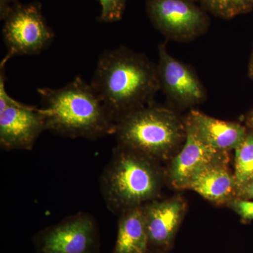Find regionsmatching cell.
Returning <instances> with one entry per match:
<instances>
[{"label":"cell","instance_id":"cell-2","mask_svg":"<svg viewBox=\"0 0 253 253\" xmlns=\"http://www.w3.org/2000/svg\"><path fill=\"white\" fill-rule=\"evenodd\" d=\"M46 130L69 138L94 139L114 134L116 122L91 84L77 77L63 87L38 88Z\"/></svg>","mask_w":253,"mask_h":253},{"label":"cell","instance_id":"cell-10","mask_svg":"<svg viewBox=\"0 0 253 253\" xmlns=\"http://www.w3.org/2000/svg\"><path fill=\"white\" fill-rule=\"evenodd\" d=\"M186 127L185 141L171 162L168 171L169 183L176 189H186L191 179L206 166L217 161H228L227 152L211 147Z\"/></svg>","mask_w":253,"mask_h":253},{"label":"cell","instance_id":"cell-5","mask_svg":"<svg viewBox=\"0 0 253 253\" xmlns=\"http://www.w3.org/2000/svg\"><path fill=\"white\" fill-rule=\"evenodd\" d=\"M1 19L4 21L3 41L7 49L3 62L14 56L40 54L54 40V32L37 3L25 4L18 0H1Z\"/></svg>","mask_w":253,"mask_h":253},{"label":"cell","instance_id":"cell-7","mask_svg":"<svg viewBox=\"0 0 253 253\" xmlns=\"http://www.w3.org/2000/svg\"><path fill=\"white\" fill-rule=\"evenodd\" d=\"M147 11L154 27L172 41H193L209 27L208 15L192 0H148Z\"/></svg>","mask_w":253,"mask_h":253},{"label":"cell","instance_id":"cell-4","mask_svg":"<svg viewBox=\"0 0 253 253\" xmlns=\"http://www.w3.org/2000/svg\"><path fill=\"white\" fill-rule=\"evenodd\" d=\"M114 134L118 146L156 161L166 160L185 141V118L172 109L150 104L119 118Z\"/></svg>","mask_w":253,"mask_h":253},{"label":"cell","instance_id":"cell-16","mask_svg":"<svg viewBox=\"0 0 253 253\" xmlns=\"http://www.w3.org/2000/svg\"><path fill=\"white\" fill-rule=\"evenodd\" d=\"M101 6L99 20L101 22L112 23L120 21L126 8V0H98Z\"/></svg>","mask_w":253,"mask_h":253},{"label":"cell","instance_id":"cell-6","mask_svg":"<svg viewBox=\"0 0 253 253\" xmlns=\"http://www.w3.org/2000/svg\"><path fill=\"white\" fill-rule=\"evenodd\" d=\"M5 64H0V145L6 151L31 150L46 130L45 116L42 109L21 104L7 94Z\"/></svg>","mask_w":253,"mask_h":253},{"label":"cell","instance_id":"cell-17","mask_svg":"<svg viewBox=\"0 0 253 253\" xmlns=\"http://www.w3.org/2000/svg\"><path fill=\"white\" fill-rule=\"evenodd\" d=\"M206 9L217 17L231 19L236 16L231 0H200Z\"/></svg>","mask_w":253,"mask_h":253},{"label":"cell","instance_id":"cell-20","mask_svg":"<svg viewBox=\"0 0 253 253\" xmlns=\"http://www.w3.org/2000/svg\"><path fill=\"white\" fill-rule=\"evenodd\" d=\"M237 198L247 200L253 199V178L238 189Z\"/></svg>","mask_w":253,"mask_h":253},{"label":"cell","instance_id":"cell-14","mask_svg":"<svg viewBox=\"0 0 253 253\" xmlns=\"http://www.w3.org/2000/svg\"><path fill=\"white\" fill-rule=\"evenodd\" d=\"M149 248L144 206L121 213L114 253H147Z\"/></svg>","mask_w":253,"mask_h":253},{"label":"cell","instance_id":"cell-8","mask_svg":"<svg viewBox=\"0 0 253 253\" xmlns=\"http://www.w3.org/2000/svg\"><path fill=\"white\" fill-rule=\"evenodd\" d=\"M158 55L156 65L160 90L168 101L181 109L204 102L207 92L194 68L173 57L164 44H160Z\"/></svg>","mask_w":253,"mask_h":253},{"label":"cell","instance_id":"cell-18","mask_svg":"<svg viewBox=\"0 0 253 253\" xmlns=\"http://www.w3.org/2000/svg\"><path fill=\"white\" fill-rule=\"evenodd\" d=\"M227 204L231 209L239 214L244 222L253 220V201L236 197Z\"/></svg>","mask_w":253,"mask_h":253},{"label":"cell","instance_id":"cell-3","mask_svg":"<svg viewBox=\"0 0 253 253\" xmlns=\"http://www.w3.org/2000/svg\"><path fill=\"white\" fill-rule=\"evenodd\" d=\"M157 161L118 146L101 175V193L114 213L143 206L158 197L163 176Z\"/></svg>","mask_w":253,"mask_h":253},{"label":"cell","instance_id":"cell-15","mask_svg":"<svg viewBox=\"0 0 253 253\" xmlns=\"http://www.w3.org/2000/svg\"><path fill=\"white\" fill-rule=\"evenodd\" d=\"M235 176L238 189L253 178V131L248 129L244 140L235 150ZM238 193V192H237Z\"/></svg>","mask_w":253,"mask_h":253},{"label":"cell","instance_id":"cell-9","mask_svg":"<svg viewBox=\"0 0 253 253\" xmlns=\"http://www.w3.org/2000/svg\"><path fill=\"white\" fill-rule=\"evenodd\" d=\"M96 222L80 212L46 228L38 238L39 253H93L97 244Z\"/></svg>","mask_w":253,"mask_h":253},{"label":"cell","instance_id":"cell-13","mask_svg":"<svg viewBox=\"0 0 253 253\" xmlns=\"http://www.w3.org/2000/svg\"><path fill=\"white\" fill-rule=\"evenodd\" d=\"M227 164L228 161H221L206 166L191 179L186 189L193 190L211 202L228 204L237 197L238 187Z\"/></svg>","mask_w":253,"mask_h":253},{"label":"cell","instance_id":"cell-19","mask_svg":"<svg viewBox=\"0 0 253 253\" xmlns=\"http://www.w3.org/2000/svg\"><path fill=\"white\" fill-rule=\"evenodd\" d=\"M236 15L248 14L253 9V0H231Z\"/></svg>","mask_w":253,"mask_h":253},{"label":"cell","instance_id":"cell-21","mask_svg":"<svg viewBox=\"0 0 253 253\" xmlns=\"http://www.w3.org/2000/svg\"><path fill=\"white\" fill-rule=\"evenodd\" d=\"M246 123L248 129L253 131V109L246 116Z\"/></svg>","mask_w":253,"mask_h":253},{"label":"cell","instance_id":"cell-23","mask_svg":"<svg viewBox=\"0 0 253 253\" xmlns=\"http://www.w3.org/2000/svg\"><path fill=\"white\" fill-rule=\"evenodd\" d=\"M151 253V252H149V253Z\"/></svg>","mask_w":253,"mask_h":253},{"label":"cell","instance_id":"cell-11","mask_svg":"<svg viewBox=\"0 0 253 253\" xmlns=\"http://www.w3.org/2000/svg\"><path fill=\"white\" fill-rule=\"evenodd\" d=\"M150 247L166 251L172 247L186 211V203L179 196L164 201L156 200L144 206Z\"/></svg>","mask_w":253,"mask_h":253},{"label":"cell","instance_id":"cell-1","mask_svg":"<svg viewBox=\"0 0 253 253\" xmlns=\"http://www.w3.org/2000/svg\"><path fill=\"white\" fill-rule=\"evenodd\" d=\"M90 84L115 122L152 104L160 90L156 63L126 46L100 55Z\"/></svg>","mask_w":253,"mask_h":253},{"label":"cell","instance_id":"cell-22","mask_svg":"<svg viewBox=\"0 0 253 253\" xmlns=\"http://www.w3.org/2000/svg\"><path fill=\"white\" fill-rule=\"evenodd\" d=\"M249 74L250 78L253 81V48L252 54H251V59H250V62L249 65Z\"/></svg>","mask_w":253,"mask_h":253},{"label":"cell","instance_id":"cell-12","mask_svg":"<svg viewBox=\"0 0 253 253\" xmlns=\"http://www.w3.org/2000/svg\"><path fill=\"white\" fill-rule=\"evenodd\" d=\"M185 123L201 140L223 152L235 150L248 133L247 127L239 123L221 121L197 110L189 111Z\"/></svg>","mask_w":253,"mask_h":253}]
</instances>
